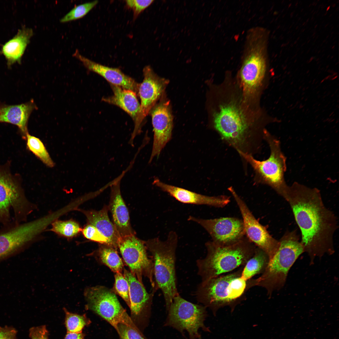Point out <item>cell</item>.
Segmentation results:
<instances>
[{
    "mask_svg": "<svg viewBox=\"0 0 339 339\" xmlns=\"http://www.w3.org/2000/svg\"><path fill=\"white\" fill-rule=\"evenodd\" d=\"M284 199L289 205L300 229V241L311 263L316 256L333 254L337 218L325 205L319 190L294 182L289 186Z\"/></svg>",
    "mask_w": 339,
    "mask_h": 339,
    "instance_id": "obj_1",
    "label": "cell"
},
{
    "mask_svg": "<svg viewBox=\"0 0 339 339\" xmlns=\"http://www.w3.org/2000/svg\"><path fill=\"white\" fill-rule=\"evenodd\" d=\"M234 99L222 102L213 114V126L222 140L237 152L253 155L261 151L265 125L248 118Z\"/></svg>",
    "mask_w": 339,
    "mask_h": 339,
    "instance_id": "obj_2",
    "label": "cell"
},
{
    "mask_svg": "<svg viewBox=\"0 0 339 339\" xmlns=\"http://www.w3.org/2000/svg\"><path fill=\"white\" fill-rule=\"evenodd\" d=\"M243 268L202 281L196 293L198 302L210 309L215 315L219 309L225 306L229 307L233 312L245 299L246 292L251 288L249 280L241 277Z\"/></svg>",
    "mask_w": 339,
    "mask_h": 339,
    "instance_id": "obj_3",
    "label": "cell"
},
{
    "mask_svg": "<svg viewBox=\"0 0 339 339\" xmlns=\"http://www.w3.org/2000/svg\"><path fill=\"white\" fill-rule=\"evenodd\" d=\"M207 254L196 261L202 281L217 277L244 266L254 254L256 247L244 237L237 243L221 246L212 241L205 244Z\"/></svg>",
    "mask_w": 339,
    "mask_h": 339,
    "instance_id": "obj_4",
    "label": "cell"
},
{
    "mask_svg": "<svg viewBox=\"0 0 339 339\" xmlns=\"http://www.w3.org/2000/svg\"><path fill=\"white\" fill-rule=\"evenodd\" d=\"M279 242L278 249L264 272L259 277L250 280L251 288L263 287L270 296L283 286L290 268L304 252L296 230L286 231Z\"/></svg>",
    "mask_w": 339,
    "mask_h": 339,
    "instance_id": "obj_5",
    "label": "cell"
},
{
    "mask_svg": "<svg viewBox=\"0 0 339 339\" xmlns=\"http://www.w3.org/2000/svg\"><path fill=\"white\" fill-rule=\"evenodd\" d=\"M178 240L176 233L171 231L165 241L154 238L144 241L153 258L155 287L163 293L167 311L174 297L179 294L175 267Z\"/></svg>",
    "mask_w": 339,
    "mask_h": 339,
    "instance_id": "obj_6",
    "label": "cell"
},
{
    "mask_svg": "<svg viewBox=\"0 0 339 339\" xmlns=\"http://www.w3.org/2000/svg\"><path fill=\"white\" fill-rule=\"evenodd\" d=\"M264 140L268 144L270 155L266 159L257 160L251 155L238 152L244 162L248 163L254 172V181L256 184L266 185L284 198L289 186L284 179L287 169L286 158L282 151L280 141L266 129Z\"/></svg>",
    "mask_w": 339,
    "mask_h": 339,
    "instance_id": "obj_7",
    "label": "cell"
},
{
    "mask_svg": "<svg viewBox=\"0 0 339 339\" xmlns=\"http://www.w3.org/2000/svg\"><path fill=\"white\" fill-rule=\"evenodd\" d=\"M37 208L26 197L19 180L0 166V223L8 225L27 221Z\"/></svg>",
    "mask_w": 339,
    "mask_h": 339,
    "instance_id": "obj_8",
    "label": "cell"
},
{
    "mask_svg": "<svg viewBox=\"0 0 339 339\" xmlns=\"http://www.w3.org/2000/svg\"><path fill=\"white\" fill-rule=\"evenodd\" d=\"M60 217L56 211L30 221L3 226L0 229V259L18 252L40 239L48 227Z\"/></svg>",
    "mask_w": 339,
    "mask_h": 339,
    "instance_id": "obj_9",
    "label": "cell"
},
{
    "mask_svg": "<svg viewBox=\"0 0 339 339\" xmlns=\"http://www.w3.org/2000/svg\"><path fill=\"white\" fill-rule=\"evenodd\" d=\"M207 308L204 305L190 302L178 294L174 297L167 310L164 326L172 327L182 334L186 331L190 339H198L201 336L198 333L200 328L210 332L204 323L207 316Z\"/></svg>",
    "mask_w": 339,
    "mask_h": 339,
    "instance_id": "obj_10",
    "label": "cell"
},
{
    "mask_svg": "<svg viewBox=\"0 0 339 339\" xmlns=\"http://www.w3.org/2000/svg\"><path fill=\"white\" fill-rule=\"evenodd\" d=\"M86 307L109 322L117 331L122 324L141 332L122 307L115 293L105 287L97 286L86 288L84 293Z\"/></svg>",
    "mask_w": 339,
    "mask_h": 339,
    "instance_id": "obj_11",
    "label": "cell"
},
{
    "mask_svg": "<svg viewBox=\"0 0 339 339\" xmlns=\"http://www.w3.org/2000/svg\"><path fill=\"white\" fill-rule=\"evenodd\" d=\"M118 248L130 271L139 282L143 284L144 276L148 279L153 288L155 287L153 262L148 258L144 241L135 235L121 237Z\"/></svg>",
    "mask_w": 339,
    "mask_h": 339,
    "instance_id": "obj_12",
    "label": "cell"
},
{
    "mask_svg": "<svg viewBox=\"0 0 339 339\" xmlns=\"http://www.w3.org/2000/svg\"><path fill=\"white\" fill-rule=\"evenodd\" d=\"M143 72L144 79L139 84L137 93L141 100L140 110L134 122V129L128 142L132 146H134L135 137L141 132L143 121L162 95L169 82L168 80L157 75L149 65L144 67Z\"/></svg>",
    "mask_w": 339,
    "mask_h": 339,
    "instance_id": "obj_13",
    "label": "cell"
},
{
    "mask_svg": "<svg viewBox=\"0 0 339 339\" xmlns=\"http://www.w3.org/2000/svg\"><path fill=\"white\" fill-rule=\"evenodd\" d=\"M228 189L239 207L243 218L245 234L252 243L266 253L270 260L278 249L279 241L273 238L266 228L257 220L245 202L233 187L231 186Z\"/></svg>",
    "mask_w": 339,
    "mask_h": 339,
    "instance_id": "obj_14",
    "label": "cell"
},
{
    "mask_svg": "<svg viewBox=\"0 0 339 339\" xmlns=\"http://www.w3.org/2000/svg\"><path fill=\"white\" fill-rule=\"evenodd\" d=\"M188 219L201 226L210 235L212 241L221 246L236 243L245 234L242 220L237 218L205 219L190 216Z\"/></svg>",
    "mask_w": 339,
    "mask_h": 339,
    "instance_id": "obj_15",
    "label": "cell"
},
{
    "mask_svg": "<svg viewBox=\"0 0 339 339\" xmlns=\"http://www.w3.org/2000/svg\"><path fill=\"white\" fill-rule=\"evenodd\" d=\"M123 275L129 286L130 308L132 320L137 326L146 325L150 317L152 300L157 289L153 288L151 293L147 291L142 284L130 271L124 268Z\"/></svg>",
    "mask_w": 339,
    "mask_h": 339,
    "instance_id": "obj_16",
    "label": "cell"
},
{
    "mask_svg": "<svg viewBox=\"0 0 339 339\" xmlns=\"http://www.w3.org/2000/svg\"><path fill=\"white\" fill-rule=\"evenodd\" d=\"M150 112L154 134L149 163L154 157H158L159 156L162 149L170 140L173 127L169 100L160 101L154 106Z\"/></svg>",
    "mask_w": 339,
    "mask_h": 339,
    "instance_id": "obj_17",
    "label": "cell"
},
{
    "mask_svg": "<svg viewBox=\"0 0 339 339\" xmlns=\"http://www.w3.org/2000/svg\"><path fill=\"white\" fill-rule=\"evenodd\" d=\"M129 168L127 167L123 170L111 185L110 199L108 206L112 214L113 223L121 237L135 235L131 224L128 210L120 190L121 180L130 169Z\"/></svg>",
    "mask_w": 339,
    "mask_h": 339,
    "instance_id": "obj_18",
    "label": "cell"
},
{
    "mask_svg": "<svg viewBox=\"0 0 339 339\" xmlns=\"http://www.w3.org/2000/svg\"><path fill=\"white\" fill-rule=\"evenodd\" d=\"M153 184L162 191L168 193L178 201L185 204L206 205L223 207L230 202V197L226 195L209 196L165 184L158 178L154 179Z\"/></svg>",
    "mask_w": 339,
    "mask_h": 339,
    "instance_id": "obj_19",
    "label": "cell"
},
{
    "mask_svg": "<svg viewBox=\"0 0 339 339\" xmlns=\"http://www.w3.org/2000/svg\"><path fill=\"white\" fill-rule=\"evenodd\" d=\"M88 70L101 76L110 84L132 90L137 94L139 84L126 75L119 69L105 66L93 61L82 56L78 50L73 54Z\"/></svg>",
    "mask_w": 339,
    "mask_h": 339,
    "instance_id": "obj_20",
    "label": "cell"
},
{
    "mask_svg": "<svg viewBox=\"0 0 339 339\" xmlns=\"http://www.w3.org/2000/svg\"><path fill=\"white\" fill-rule=\"evenodd\" d=\"M37 108L33 100L18 105H0V123L4 122L17 126L26 140L28 133V124L32 112Z\"/></svg>",
    "mask_w": 339,
    "mask_h": 339,
    "instance_id": "obj_21",
    "label": "cell"
},
{
    "mask_svg": "<svg viewBox=\"0 0 339 339\" xmlns=\"http://www.w3.org/2000/svg\"><path fill=\"white\" fill-rule=\"evenodd\" d=\"M108 206H104L99 211L85 210L79 208L78 211L86 217L87 223L95 227L108 240L110 245L117 250L121 238L108 215Z\"/></svg>",
    "mask_w": 339,
    "mask_h": 339,
    "instance_id": "obj_22",
    "label": "cell"
},
{
    "mask_svg": "<svg viewBox=\"0 0 339 339\" xmlns=\"http://www.w3.org/2000/svg\"><path fill=\"white\" fill-rule=\"evenodd\" d=\"M33 34L31 28L22 27L13 38L3 45L2 53L8 67L15 63L21 62L23 55Z\"/></svg>",
    "mask_w": 339,
    "mask_h": 339,
    "instance_id": "obj_23",
    "label": "cell"
},
{
    "mask_svg": "<svg viewBox=\"0 0 339 339\" xmlns=\"http://www.w3.org/2000/svg\"><path fill=\"white\" fill-rule=\"evenodd\" d=\"M112 95L103 98L102 100L120 107L128 113L134 122L140 110L137 94L134 91L110 84Z\"/></svg>",
    "mask_w": 339,
    "mask_h": 339,
    "instance_id": "obj_24",
    "label": "cell"
},
{
    "mask_svg": "<svg viewBox=\"0 0 339 339\" xmlns=\"http://www.w3.org/2000/svg\"><path fill=\"white\" fill-rule=\"evenodd\" d=\"M269 261V258L265 252L258 247L256 248L254 254L243 268L241 277L248 281L256 275L262 274Z\"/></svg>",
    "mask_w": 339,
    "mask_h": 339,
    "instance_id": "obj_25",
    "label": "cell"
},
{
    "mask_svg": "<svg viewBox=\"0 0 339 339\" xmlns=\"http://www.w3.org/2000/svg\"><path fill=\"white\" fill-rule=\"evenodd\" d=\"M99 260L115 273H121L124 265L116 249L106 245L100 244L97 251Z\"/></svg>",
    "mask_w": 339,
    "mask_h": 339,
    "instance_id": "obj_26",
    "label": "cell"
},
{
    "mask_svg": "<svg viewBox=\"0 0 339 339\" xmlns=\"http://www.w3.org/2000/svg\"><path fill=\"white\" fill-rule=\"evenodd\" d=\"M51 225L50 231L59 236L68 239L77 236L81 232L82 229L77 221L72 219L66 220L56 219L51 223Z\"/></svg>",
    "mask_w": 339,
    "mask_h": 339,
    "instance_id": "obj_27",
    "label": "cell"
},
{
    "mask_svg": "<svg viewBox=\"0 0 339 339\" xmlns=\"http://www.w3.org/2000/svg\"><path fill=\"white\" fill-rule=\"evenodd\" d=\"M26 140L27 148L30 151L47 166L52 167L54 166L53 161L40 139L28 133L26 135Z\"/></svg>",
    "mask_w": 339,
    "mask_h": 339,
    "instance_id": "obj_28",
    "label": "cell"
},
{
    "mask_svg": "<svg viewBox=\"0 0 339 339\" xmlns=\"http://www.w3.org/2000/svg\"><path fill=\"white\" fill-rule=\"evenodd\" d=\"M63 310L65 314V324L67 332H82L84 327L90 323V320L85 314L80 315L72 313L65 308H63Z\"/></svg>",
    "mask_w": 339,
    "mask_h": 339,
    "instance_id": "obj_29",
    "label": "cell"
},
{
    "mask_svg": "<svg viewBox=\"0 0 339 339\" xmlns=\"http://www.w3.org/2000/svg\"><path fill=\"white\" fill-rule=\"evenodd\" d=\"M98 1L95 0L75 6L60 20L61 23H65L82 18L88 13Z\"/></svg>",
    "mask_w": 339,
    "mask_h": 339,
    "instance_id": "obj_30",
    "label": "cell"
},
{
    "mask_svg": "<svg viewBox=\"0 0 339 339\" xmlns=\"http://www.w3.org/2000/svg\"><path fill=\"white\" fill-rule=\"evenodd\" d=\"M115 282L112 290L124 300L130 307L129 289L128 282L122 273H115Z\"/></svg>",
    "mask_w": 339,
    "mask_h": 339,
    "instance_id": "obj_31",
    "label": "cell"
},
{
    "mask_svg": "<svg viewBox=\"0 0 339 339\" xmlns=\"http://www.w3.org/2000/svg\"><path fill=\"white\" fill-rule=\"evenodd\" d=\"M81 232L84 237L90 240L98 242L100 244L110 245L108 239L103 235L94 226L87 224L83 229Z\"/></svg>",
    "mask_w": 339,
    "mask_h": 339,
    "instance_id": "obj_32",
    "label": "cell"
},
{
    "mask_svg": "<svg viewBox=\"0 0 339 339\" xmlns=\"http://www.w3.org/2000/svg\"><path fill=\"white\" fill-rule=\"evenodd\" d=\"M117 332L120 339H147L141 332L122 324L118 325Z\"/></svg>",
    "mask_w": 339,
    "mask_h": 339,
    "instance_id": "obj_33",
    "label": "cell"
},
{
    "mask_svg": "<svg viewBox=\"0 0 339 339\" xmlns=\"http://www.w3.org/2000/svg\"><path fill=\"white\" fill-rule=\"evenodd\" d=\"M154 0H127L125 1L126 7L133 12L134 19H136L145 9L149 7Z\"/></svg>",
    "mask_w": 339,
    "mask_h": 339,
    "instance_id": "obj_34",
    "label": "cell"
},
{
    "mask_svg": "<svg viewBox=\"0 0 339 339\" xmlns=\"http://www.w3.org/2000/svg\"><path fill=\"white\" fill-rule=\"evenodd\" d=\"M49 332L45 325L33 327L29 330L31 339H48Z\"/></svg>",
    "mask_w": 339,
    "mask_h": 339,
    "instance_id": "obj_35",
    "label": "cell"
},
{
    "mask_svg": "<svg viewBox=\"0 0 339 339\" xmlns=\"http://www.w3.org/2000/svg\"><path fill=\"white\" fill-rule=\"evenodd\" d=\"M17 331L12 327H0V339H16Z\"/></svg>",
    "mask_w": 339,
    "mask_h": 339,
    "instance_id": "obj_36",
    "label": "cell"
},
{
    "mask_svg": "<svg viewBox=\"0 0 339 339\" xmlns=\"http://www.w3.org/2000/svg\"><path fill=\"white\" fill-rule=\"evenodd\" d=\"M85 334L82 332L74 333L67 332L63 339H84Z\"/></svg>",
    "mask_w": 339,
    "mask_h": 339,
    "instance_id": "obj_37",
    "label": "cell"
},
{
    "mask_svg": "<svg viewBox=\"0 0 339 339\" xmlns=\"http://www.w3.org/2000/svg\"><path fill=\"white\" fill-rule=\"evenodd\" d=\"M198 339H202L201 336L199 337Z\"/></svg>",
    "mask_w": 339,
    "mask_h": 339,
    "instance_id": "obj_38",
    "label": "cell"
}]
</instances>
